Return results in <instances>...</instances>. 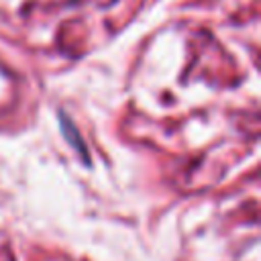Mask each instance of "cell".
Listing matches in <instances>:
<instances>
[{
    "label": "cell",
    "mask_w": 261,
    "mask_h": 261,
    "mask_svg": "<svg viewBox=\"0 0 261 261\" xmlns=\"http://www.w3.org/2000/svg\"><path fill=\"white\" fill-rule=\"evenodd\" d=\"M61 124H63V133H65V135L69 137V141L73 143V147H75V149H77L80 153H84V141H80V139H77V137L73 135V130H75V128H73V126H71V124H69L67 120H65V122H61Z\"/></svg>",
    "instance_id": "6da1fadb"
}]
</instances>
